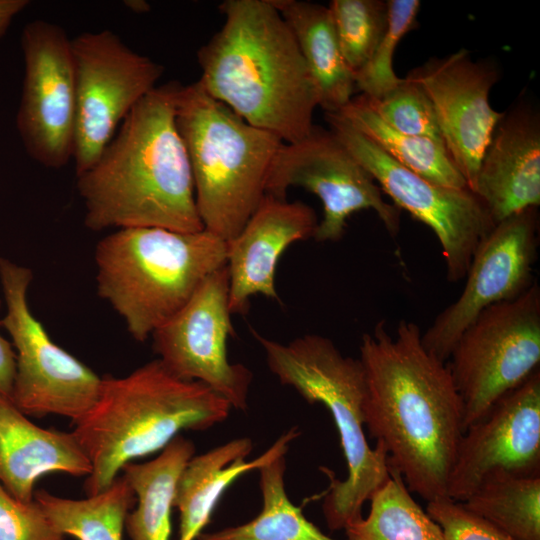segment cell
<instances>
[{
	"label": "cell",
	"instance_id": "6da1fadb",
	"mask_svg": "<svg viewBox=\"0 0 540 540\" xmlns=\"http://www.w3.org/2000/svg\"><path fill=\"white\" fill-rule=\"evenodd\" d=\"M420 327L401 320L392 335L384 319L364 333V426L388 465L424 500L447 496L463 407L447 362L426 350Z\"/></svg>",
	"mask_w": 540,
	"mask_h": 540
},
{
	"label": "cell",
	"instance_id": "7a4b0ae2",
	"mask_svg": "<svg viewBox=\"0 0 540 540\" xmlns=\"http://www.w3.org/2000/svg\"><path fill=\"white\" fill-rule=\"evenodd\" d=\"M179 85H159L143 97L97 161L76 176L88 229H205L188 153L176 125Z\"/></svg>",
	"mask_w": 540,
	"mask_h": 540
},
{
	"label": "cell",
	"instance_id": "3957f363",
	"mask_svg": "<svg viewBox=\"0 0 540 540\" xmlns=\"http://www.w3.org/2000/svg\"><path fill=\"white\" fill-rule=\"evenodd\" d=\"M222 27L197 51L206 92L284 143L305 138L318 106L294 35L271 0H226Z\"/></svg>",
	"mask_w": 540,
	"mask_h": 540
},
{
	"label": "cell",
	"instance_id": "277c9868",
	"mask_svg": "<svg viewBox=\"0 0 540 540\" xmlns=\"http://www.w3.org/2000/svg\"><path fill=\"white\" fill-rule=\"evenodd\" d=\"M231 409L210 387L175 376L159 359L124 377H102L97 401L72 431L91 464L87 496L108 488L126 464L163 450L183 430L223 422Z\"/></svg>",
	"mask_w": 540,
	"mask_h": 540
},
{
	"label": "cell",
	"instance_id": "5b68a950",
	"mask_svg": "<svg viewBox=\"0 0 540 540\" xmlns=\"http://www.w3.org/2000/svg\"><path fill=\"white\" fill-rule=\"evenodd\" d=\"M251 331L280 383L293 387L309 404H322L334 421L347 476L331 477L322 511L331 531L344 530L362 517L364 503L390 477L385 450L379 444L370 447L365 434L362 364L322 335L306 334L284 344Z\"/></svg>",
	"mask_w": 540,
	"mask_h": 540
},
{
	"label": "cell",
	"instance_id": "8992f818",
	"mask_svg": "<svg viewBox=\"0 0 540 540\" xmlns=\"http://www.w3.org/2000/svg\"><path fill=\"white\" fill-rule=\"evenodd\" d=\"M226 252L227 242L206 229H117L95 250L97 292L144 342L226 265Z\"/></svg>",
	"mask_w": 540,
	"mask_h": 540
},
{
	"label": "cell",
	"instance_id": "52a82bcc",
	"mask_svg": "<svg viewBox=\"0 0 540 540\" xmlns=\"http://www.w3.org/2000/svg\"><path fill=\"white\" fill-rule=\"evenodd\" d=\"M175 111L200 219L206 230L227 242L265 196L270 165L284 142L246 122L199 81L179 85Z\"/></svg>",
	"mask_w": 540,
	"mask_h": 540
},
{
	"label": "cell",
	"instance_id": "ba28073f",
	"mask_svg": "<svg viewBox=\"0 0 540 540\" xmlns=\"http://www.w3.org/2000/svg\"><path fill=\"white\" fill-rule=\"evenodd\" d=\"M448 360L465 430L539 370L537 280L517 298L481 312L459 337Z\"/></svg>",
	"mask_w": 540,
	"mask_h": 540
},
{
	"label": "cell",
	"instance_id": "9c48e42d",
	"mask_svg": "<svg viewBox=\"0 0 540 540\" xmlns=\"http://www.w3.org/2000/svg\"><path fill=\"white\" fill-rule=\"evenodd\" d=\"M31 280L30 269L0 258L6 304L0 324L16 355L11 400L27 416L57 415L75 424L97 401L102 377L58 346L33 315L27 299Z\"/></svg>",
	"mask_w": 540,
	"mask_h": 540
},
{
	"label": "cell",
	"instance_id": "30bf717a",
	"mask_svg": "<svg viewBox=\"0 0 540 540\" xmlns=\"http://www.w3.org/2000/svg\"><path fill=\"white\" fill-rule=\"evenodd\" d=\"M325 119L393 204L433 231L441 246L447 280H463L475 250L496 225L477 195L469 188L437 185L405 168L340 114L325 113Z\"/></svg>",
	"mask_w": 540,
	"mask_h": 540
},
{
	"label": "cell",
	"instance_id": "8fae6325",
	"mask_svg": "<svg viewBox=\"0 0 540 540\" xmlns=\"http://www.w3.org/2000/svg\"><path fill=\"white\" fill-rule=\"evenodd\" d=\"M71 42L78 176L97 161L136 104L158 86L164 68L108 29L83 32Z\"/></svg>",
	"mask_w": 540,
	"mask_h": 540
},
{
	"label": "cell",
	"instance_id": "7c38bea8",
	"mask_svg": "<svg viewBox=\"0 0 540 540\" xmlns=\"http://www.w3.org/2000/svg\"><path fill=\"white\" fill-rule=\"evenodd\" d=\"M299 186L322 202L323 217L314 237L319 242L340 240L349 217L373 210L391 236L400 230L401 210L383 198L371 174L329 129L314 125L294 143H283L267 175L265 194L286 199L287 191Z\"/></svg>",
	"mask_w": 540,
	"mask_h": 540
},
{
	"label": "cell",
	"instance_id": "4fadbf2b",
	"mask_svg": "<svg viewBox=\"0 0 540 540\" xmlns=\"http://www.w3.org/2000/svg\"><path fill=\"white\" fill-rule=\"evenodd\" d=\"M72 38L47 20L28 22L21 33L24 61L16 128L26 153L59 169L73 160L75 76Z\"/></svg>",
	"mask_w": 540,
	"mask_h": 540
},
{
	"label": "cell",
	"instance_id": "5bb4252c",
	"mask_svg": "<svg viewBox=\"0 0 540 540\" xmlns=\"http://www.w3.org/2000/svg\"><path fill=\"white\" fill-rule=\"evenodd\" d=\"M234 334L226 265L211 273L189 301L151 335L162 364L175 376L199 381L236 410L246 411L253 374L231 363L227 339Z\"/></svg>",
	"mask_w": 540,
	"mask_h": 540
},
{
	"label": "cell",
	"instance_id": "9a60e30c",
	"mask_svg": "<svg viewBox=\"0 0 540 540\" xmlns=\"http://www.w3.org/2000/svg\"><path fill=\"white\" fill-rule=\"evenodd\" d=\"M537 248L536 207L497 223L475 250L458 298L421 334L426 350L447 362L459 337L481 312L528 290L536 281Z\"/></svg>",
	"mask_w": 540,
	"mask_h": 540
},
{
	"label": "cell",
	"instance_id": "2e32d148",
	"mask_svg": "<svg viewBox=\"0 0 540 540\" xmlns=\"http://www.w3.org/2000/svg\"><path fill=\"white\" fill-rule=\"evenodd\" d=\"M406 77L431 102L447 154L472 191L483 154L504 116L489 99L498 69L487 60H473L461 49L429 59Z\"/></svg>",
	"mask_w": 540,
	"mask_h": 540
},
{
	"label": "cell",
	"instance_id": "e0dca14e",
	"mask_svg": "<svg viewBox=\"0 0 540 540\" xmlns=\"http://www.w3.org/2000/svg\"><path fill=\"white\" fill-rule=\"evenodd\" d=\"M495 473L540 475V370L464 430L446 494L463 502Z\"/></svg>",
	"mask_w": 540,
	"mask_h": 540
},
{
	"label": "cell",
	"instance_id": "ac0fdd59",
	"mask_svg": "<svg viewBox=\"0 0 540 540\" xmlns=\"http://www.w3.org/2000/svg\"><path fill=\"white\" fill-rule=\"evenodd\" d=\"M318 222L306 203L265 194L240 232L227 241L231 314H245L254 295L279 301L274 281L279 258L293 242L314 237Z\"/></svg>",
	"mask_w": 540,
	"mask_h": 540
},
{
	"label": "cell",
	"instance_id": "d6986e66",
	"mask_svg": "<svg viewBox=\"0 0 540 540\" xmlns=\"http://www.w3.org/2000/svg\"><path fill=\"white\" fill-rule=\"evenodd\" d=\"M472 192L495 224L540 205V119L519 103L496 126L483 154Z\"/></svg>",
	"mask_w": 540,
	"mask_h": 540
},
{
	"label": "cell",
	"instance_id": "ffe728a7",
	"mask_svg": "<svg viewBox=\"0 0 540 540\" xmlns=\"http://www.w3.org/2000/svg\"><path fill=\"white\" fill-rule=\"evenodd\" d=\"M91 464L72 432L45 429L0 394V484L22 502L34 500L43 475L87 477Z\"/></svg>",
	"mask_w": 540,
	"mask_h": 540
},
{
	"label": "cell",
	"instance_id": "44dd1931",
	"mask_svg": "<svg viewBox=\"0 0 540 540\" xmlns=\"http://www.w3.org/2000/svg\"><path fill=\"white\" fill-rule=\"evenodd\" d=\"M298 435V429L292 427L252 460H246L253 449V442L247 437L194 455L183 468L175 488L173 506L179 513L178 540H197L226 489L242 475L287 454Z\"/></svg>",
	"mask_w": 540,
	"mask_h": 540
},
{
	"label": "cell",
	"instance_id": "7402d4cb",
	"mask_svg": "<svg viewBox=\"0 0 540 540\" xmlns=\"http://www.w3.org/2000/svg\"><path fill=\"white\" fill-rule=\"evenodd\" d=\"M290 27L314 82L318 106L338 113L353 98L355 76L346 64L327 6L271 0Z\"/></svg>",
	"mask_w": 540,
	"mask_h": 540
},
{
	"label": "cell",
	"instance_id": "603a6c76",
	"mask_svg": "<svg viewBox=\"0 0 540 540\" xmlns=\"http://www.w3.org/2000/svg\"><path fill=\"white\" fill-rule=\"evenodd\" d=\"M194 454V443L178 435L154 459L123 467L136 497V506L125 520L130 540H169L177 480Z\"/></svg>",
	"mask_w": 540,
	"mask_h": 540
},
{
	"label": "cell",
	"instance_id": "cb8c5ba5",
	"mask_svg": "<svg viewBox=\"0 0 540 540\" xmlns=\"http://www.w3.org/2000/svg\"><path fill=\"white\" fill-rule=\"evenodd\" d=\"M396 162L437 185L469 188L445 147L429 138L398 132L383 122L362 94L338 112Z\"/></svg>",
	"mask_w": 540,
	"mask_h": 540
},
{
	"label": "cell",
	"instance_id": "d4e9b609",
	"mask_svg": "<svg viewBox=\"0 0 540 540\" xmlns=\"http://www.w3.org/2000/svg\"><path fill=\"white\" fill-rule=\"evenodd\" d=\"M34 500L63 536L76 540H123L126 516L136 497L122 475L102 492L84 499L59 497L39 489Z\"/></svg>",
	"mask_w": 540,
	"mask_h": 540
},
{
	"label": "cell",
	"instance_id": "484cf974",
	"mask_svg": "<svg viewBox=\"0 0 540 540\" xmlns=\"http://www.w3.org/2000/svg\"><path fill=\"white\" fill-rule=\"evenodd\" d=\"M286 454L261 466L262 508L250 521L212 532L197 540H336L323 533L295 506L285 487Z\"/></svg>",
	"mask_w": 540,
	"mask_h": 540
},
{
	"label": "cell",
	"instance_id": "4316f807",
	"mask_svg": "<svg viewBox=\"0 0 540 540\" xmlns=\"http://www.w3.org/2000/svg\"><path fill=\"white\" fill-rule=\"evenodd\" d=\"M462 503L511 540H540V475L492 474Z\"/></svg>",
	"mask_w": 540,
	"mask_h": 540
},
{
	"label": "cell",
	"instance_id": "83f0119b",
	"mask_svg": "<svg viewBox=\"0 0 540 540\" xmlns=\"http://www.w3.org/2000/svg\"><path fill=\"white\" fill-rule=\"evenodd\" d=\"M370 511L345 528L347 540H444L441 528L414 500L402 476L389 479L371 496Z\"/></svg>",
	"mask_w": 540,
	"mask_h": 540
},
{
	"label": "cell",
	"instance_id": "f1b7e54d",
	"mask_svg": "<svg viewBox=\"0 0 540 540\" xmlns=\"http://www.w3.org/2000/svg\"><path fill=\"white\" fill-rule=\"evenodd\" d=\"M341 53L354 76L371 59L387 25V1L332 0L327 6Z\"/></svg>",
	"mask_w": 540,
	"mask_h": 540
},
{
	"label": "cell",
	"instance_id": "f546056e",
	"mask_svg": "<svg viewBox=\"0 0 540 540\" xmlns=\"http://www.w3.org/2000/svg\"><path fill=\"white\" fill-rule=\"evenodd\" d=\"M419 0H388L387 25L371 59L355 74L356 90L377 99L395 88L403 78L397 76L393 56L401 39L417 25Z\"/></svg>",
	"mask_w": 540,
	"mask_h": 540
},
{
	"label": "cell",
	"instance_id": "4dcf8cb0",
	"mask_svg": "<svg viewBox=\"0 0 540 540\" xmlns=\"http://www.w3.org/2000/svg\"><path fill=\"white\" fill-rule=\"evenodd\" d=\"M366 99L378 117L394 130L429 138L445 147L431 102L409 78H403L400 84L377 99Z\"/></svg>",
	"mask_w": 540,
	"mask_h": 540
},
{
	"label": "cell",
	"instance_id": "1f68e13d",
	"mask_svg": "<svg viewBox=\"0 0 540 540\" xmlns=\"http://www.w3.org/2000/svg\"><path fill=\"white\" fill-rule=\"evenodd\" d=\"M0 540H64L35 501L22 502L0 484Z\"/></svg>",
	"mask_w": 540,
	"mask_h": 540
},
{
	"label": "cell",
	"instance_id": "d6a6232c",
	"mask_svg": "<svg viewBox=\"0 0 540 540\" xmlns=\"http://www.w3.org/2000/svg\"><path fill=\"white\" fill-rule=\"evenodd\" d=\"M426 512L441 528L444 540H511L462 502L448 496L428 501Z\"/></svg>",
	"mask_w": 540,
	"mask_h": 540
},
{
	"label": "cell",
	"instance_id": "836d02e7",
	"mask_svg": "<svg viewBox=\"0 0 540 540\" xmlns=\"http://www.w3.org/2000/svg\"><path fill=\"white\" fill-rule=\"evenodd\" d=\"M15 370L16 355L13 346L0 334V394L9 397L10 399Z\"/></svg>",
	"mask_w": 540,
	"mask_h": 540
},
{
	"label": "cell",
	"instance_id": "e575fe53",
	"mask_svg": "<svg viewBox=\"0 0 540 540\" xmlns=\"http://www.w3.org/2000/svg\"><path fill=\"white\" fill-rule=\"evenodd\" d=\"M29 3L28 0H0V39L5 37L14 19Z\"/></svg>",
	"mask_w": 540,
	"mask_h": 540
},
{
	"label": "cell",
	"instance_id": "d590c367",
	"mask_svg": "<svg viewBox=\"0 0 540 540\" xmlns=\"http://www.w3.org/2000/svg\"><path fill=\"white\" fill-rule=\"evenodd\" d=\"M125 5L129 7L132 11L138 12V13L147 12L149 10L148 3L141 0L126 1Z\"/></svg>",
	"mask_w": 540,
	"mask_h": 540
}]
</instances>
